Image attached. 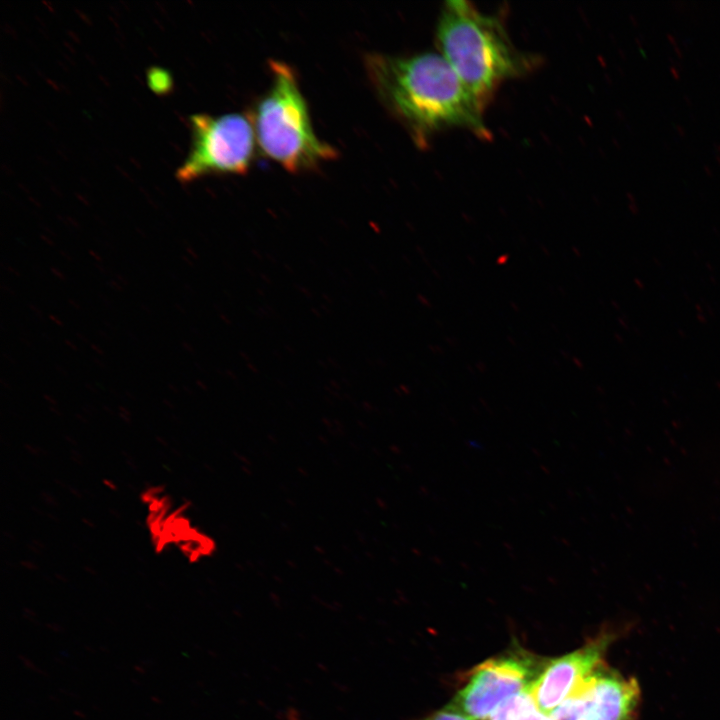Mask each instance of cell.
<instances>
[{"label": "cell", "instance_id": "cell-8", "mask_svg": "<svg viewBox=\"0 0 720 720\" xmlns=\"http://www.w3.org/2000/svg\"><path fill=\"white\" fill-rule=\"evenodd\" d=\"M529 687L503 700L490 715V720H525L538 711Z\"/></svg>", "mask_w": 720, "mask_h": 720}, {"label": "cell", "instance_id": "cell-2", "mask_svg": "<svg viewBox=\"0 0 720 720\" xmlns=\"http://www.w3.org/2000/svg\"><path fill=\"white\" fill-rule=\"evenodd\" d=\"M440 54L485 106L496 88L535 63L511 42L502 22L465 0H450L437 26Z\"/></svg>", "mask_w": 720, "mask_h": 720}, {"label": "cell", "instance_id": "cell-3", "mask_svg": "<svg viewBox=\"0 0 720 720\" xmlns=\"http://www.w3.org/2000/svg\"><path fill=\"white\" fill-rule=\"evenodd\" d=\"M269 68L270 86L251 115L261 152L291 173L310 171L335 159L336 149L314 132L296 72L278 60H271Z\"/></svg>", "mask_w": 720, "mask_h": 720}, {"label": "cell", "instance_id": "cell-12", "mask_svg": "<svg viewBox=\"0 0 720 720\" xmlns=\"http://www.w3.org/2000/svg\"><path fill=\"white\" fill-rule=\"evenodd\" d=\"M525 720H551V718L549 717V715L543 714L538 710Z\"/></svg>", "mask_w": 720, "mask_h": 720}, {"label": "cell", "instance_id": "cell-10", "mask_svg": "<svg viewBox=\"0 0 720 720\" xmlns=\"http://www.w3.org/2000/svg\"><path fill=\"white\" fill-rule=\"evenodd\" d=\"M148 83L150 88L157 93L167 92L172 85L169 73L161 68L150 69L148 72Z\"/></svg>", "mask_w": 720, "mask_h": 720}, {"label": "cell", "instance_id": "cell-4", "mask_svg": "<svg viewBox=\"0 0 720 720\" xmlns=\"http://www.w3.org/2000/svg\"><path fill=\"white\" fill-rule=\"evenodd\" d=\"M191 148L176 171L181 183L210 175L246 174L255 158L256 136L251 116L232 112L189 117Z\"/></svg>", "mask_w": 720, "mask_h": 720}, {"label": "cell", "instance_id": "cell-5", "mask_svg": "<svg viewBox=\"0 0 720 720\" xmlns=\"http://www.w3.org/2000/svg\"><path fill=\"white\" fill-rule=\"evenodd\" d=\"M532 666L522 656L489 659L472 671L450 706L471 719H486L503 700L531 685L535 673Z\"/></svg>", "mask_w": 720, "mask_h": 720}, {"label": "cell", "instance_id": "cell-1", "mask_svg": "<svg viewBox=\"0 0 720 720\" xmlns=\"http://www.w3.org/2000/svg\"><path fill=\"white\" fill-rule=\"evenodd\" d=\"M369 80L385 108L423 145L434 133L466 128L487 137L484 105L439 53L365 57Z\"/></svg>", "mask_w": 720, "mask_h": 720}, {"label": "cell", "instance_id": "cell-6", "mask_svg": "<svg viewBox=\"0 0 720 720\" xmlns=\"http://www.w3.org/2000/svg\"><path fill=\"white\" fill-rule=\"evenodd\" d=\"M608 637H600L563 657L553 659L529 689L538 710L549 715L601 664Z\"/></svg>", "mask_w": 720, "mask_h": 720}, {"label": "cell", "instance_id": "cell-11", "mask_svg": "<svg viewBox=\"0 0 720 720\" xmlns=\"http://www.w3.org/2000/svg\"><path fill=\"white\" fill-rule=\"evenodd\" d=\"M425 720H472L462 712L448 705Z\"/></svg>", "mask_w": 720, "mask_h": 720}, {"label": "cell", "instance_id": "cell-7", "mask_svg": "<svg viewBox=\"0 0 720 720\" xmlns=\"http://www.w3.org/2000/svg\"><path fill=\"white\" fill-rule=\"evenodd\" d=\"M586 708L581 720H631L639 703L636 680L599 665L586 679Z\"/></svg>", "mask_w": 720, "mask_h": 720}, {"label": "cell", "instance_id": "cell-9", "mask_svg": "<svg viewBox=\"0 0 720 720\" xmlns=\"http://www.w3.org/2000/svg\"><path fill=\"white\" fill-rule=\"evenodd\" d=\"M586 680L550 714L551 720H581L586 708Z\"/></svg>", "mask_w": 720, "mask_h": 720}]
</instances>
